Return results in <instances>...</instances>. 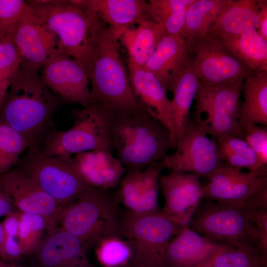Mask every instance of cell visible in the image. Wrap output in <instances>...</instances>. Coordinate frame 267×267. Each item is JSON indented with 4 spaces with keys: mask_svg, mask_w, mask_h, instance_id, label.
Returning a JSON list of instances; mask_svg holds the SVG:
<instances>
[{
    "mask_svg": "<svg viewBox=\"0 0 267 267\" xmlns=\"http://www.w3.org/2000/svg\"><path fill=\"white\" fill-rule=\"evenodd\" d=\"M10 82L0 76V106L5 98Z\"/></svg>",
    "mask_w": 267,
    "mask_h": 267,
    "instance_id": "44",
    "label": "cell"
},
{
    "mask_svg": "<svg viewBox=\"0 0 267 267\" xmlns=\"http://www.w3.org/2000/svg\"><path fill=\"white\" fill-rule=\"evenodd\" d=\"M244 82L223 86L199 84L195 97L196 120L211 137L227 134L244 138L239 124V102Z\"/></svg>",
    "mask_w": 267,
    "mask_h": 267,
    "instance_id": "10",
    "label": "cell"
},
{
    "mask_svg": "<svg viewBox=\"0 0 267 267\" xmlns=\"http://www.w3.org/2000/svg\"><path fill=\"white\" fill-rule=\"evenodd\" d=\"M44 25L57 38L62 52L84 66L98 33L107 25L95 14L68 0L27 1Z\"/></svg>",
    "mask_w": 267,
    "mask_h": 267,
    "instance_id": "4",
    "label": "cell"
},
{
    "mask_svg": "<svg viewBox=\"0 0 267 267\" xmlns=\"http://www.w3.org/2000/svg\"><path fill=\"white\" fill-rule=\"evenodd\" d=\"M228 0H194L188 7L181 34L186 40L207 35Z\"/></svg>",
    "mask_w": 267,
    "mask_h": 267,
    "instance_id": "30",
    "label": "cell"
},
{
    "mask_svg": "<svg viewBox=\"0 0 267 267\" xmlns=\"http://www.w3.org/2000/svg\"><path fill=\"white\" fill-rule=\"evenodd\" d=\"M28 6L23 0H0V40L12 34Z\"/></svg>",
    "mask_w": 267,
    "mask_h": 267,
    "instance_id": "36",
    "label": "cell"
},
{
    "mask_svg": "<svg viewBox=\"0 0 267 267\" xmlns=\"http://www.w3.org/2000/svg\"><path fill=\"white\" fill-rule=\"evenodd\" d=\"M94 248L97 258L104 267H126L131 264L132 249L127 240L121 236L106 238Z\"/></svg>",
    "mask_w": 267,
    "mask_h": 267,
    "instance_id": "35",
    "label": "cell"
},
{
    "mask_svg": "<svg viewBox=\"0 0 267 267\" xmlns=\"http://www.w3.org/2000/svg\"><path fill=\"white\" fill-rule=\"evenodd\" d=\"M40 69L22 63L0 106V121L21 134L30 150L40 149L55 112L66 103L45 85Z\"/></svg>",
    "mask_w": 267,
    "mask_h": 267,
    "instance_id": "1",
    "label": "cell"
},
{
    "mask_svg": "<svg viewBox=\"0 0 267 267\" xmlns=\"http://www.w3.org/2000/svg\"><path fill=\"white\" fill-rule=\"evenodd\" d=\"M131 267V266H127V267Z\"/></svg>",
    "mask_w": 267,
    "mask_h": 267,
    "instance_id": "47",
    "label": "cell"
},
{
    "mask_svg": "<svg viewBox=\"0 0 267 267\" xmlns=\"http://www.w3.org/2000/svg\"><path fill=\"white\" fill-rule=\"evenodd\" d=\"M119 205L114 194L86 184L79 197L61 209L57 227L79 238L89 250L106 238L122 236Z\"/></svg>",
    "mask_w": 267,
    "mask_h": 267,
    "instance_id": "5",
    "label": "cell"
},
{
    "mask_svg": "<svg viewBox=\"0 0 267 267\" xmlns=\"http://www.w3.org/2000/svg\"><path fill=\"white\" fill-rule=\"evenodd\" d=\"M194 0H149L147 12L151 20L166 33L181 34L188 7Z\"/></svg>",
    "mask_w": 267,
    "mask_h": 267,
    "instance_id": "31",
    "label": "cell"
},
{
    "mask_svg": "<svg viewBox=\"0 0 267 267\" xmlns=\"http://www.w3.org/2000/svg\"><path fill=\"white\" fill-rule=\"evenodd\" d=\"M46 233L33 253L38 267H96L87 258L89 248L79 238L58 227Z\"/></svg>",
    "mask_w": 267,
    "mask_h": 267,
    "instance_id": "19",
    "label": "cell"
},
{
    "mask_svg": "<svg viewBox=\"0 0 267 267\" xmlns=\"http://www.w3.org/2000/svg\"><path fill=\"white\" fill-rule=\"evenodd\" d=\"M0 188L10 196L19 211L43 217L46 231L57 227L62 208L28 176L13 169L0 176Z\"/></svg>",
    "mask_w": 267,
    "mask_h": 267,
    "instance_id": "16",
    "label": "cell"
},
{
    "mask_svg": "<svg viewBox=\"0 0 267 267\" xmlns=\"http://www.w3.org/2000/svg\"><path fill=\"white\" fill-rule=\"evenodd\" d=\"M259 24L257 31L260 36L267 42V0H259Z\"/></svg>",
    "mask_w": 267,
    "mask_h": 267,
    "instance_id": "42",
    "label": "cell"
},
{
    "mask_svg": "<svg viewBox=\"0 0 267 267\" xmlns=\"http://www.w3.org/2000/svg\"><path fill=\"white\" fill-rule=\"evenodd\" d=\"M110 135L116 158L127 171H141L175 149L169 129L147 112L112 115Z\"/></svg>",
    "mask_w": 267,
    "mask_h": 267,
    "instance_id": "3",
    "label": "cell"
},
{
    "mask_svg": "<svg viewBox=\"0 0 267 267\" xmlns=\"http://www.w3.org/2000/svg\"><path fill=\"white\" fill-rule=\"evenodd\" d=\"M0 267H7L5 263L0 259Z\"/></svg>",
    "mask_w": 267,
    "mask_h": 267,
    "instance_id": "46",
    "label": "cell"
},
{
    "mask_svg": "<svg viewBox=\"0 0 267 267\" xmlns=\"http://www.w3.org/2000/svg\"><path fill=\"white\" fill-rule=\"evenodd\" d=\"M222 247L184 225L168 243L163 267H193L209 260Z\"/></svg>",
    "mask_w": 267,
    "mask_h": 267,
    "instance_id": "23",
    "label": "cell"
},
{
    "mask_svg": "<svg viewBox=\"0 0 267 267\" xmlns=\"http://www.w3.org/2000/svg\"><path fill=\"white\" fill-rule=\"evenodd\" d=\"M203 199L246 208L267 192V174L222 164L207 177Z\"/></svg>",
    "mask_w": 267,
    "mask_h": 267,
    "instance_id": "12",
    "label": "cell"
},
{
    "mask_svg": "<svg viewBox=\"0 0 267 267\" xmlns=\"http://www.w3.org/2000/svg\"><path fill=\"white\" fill-rule=\"evenodd\" d=\"M193 267H267V253L223 246L209 260Z\"/></svg>",
    "mask_w": 267,
    "mask_h": 267,
    "instance_id": "32",
    "label": "cell"
},
{
    "mask_svg": "<svg viewBox=\"0 0 267 267\" xmlns=\"http://www.w3.org/2000/svg\"><path fill=\"white\" fill-rule=\"evenodd\" d=\"M187 226L218 245L267 253L261 245L255 224L241 207L201 201Z\"/></svg>",
    "mask_w": 267,
    "mask_h": 267,
    "instance_id": "7",
    "label": "cell"
},
{
    "mask_svg": "<svg viewBox=\"0 0 267 267\" xmlns=\"http://www.w3.org/2000/svg\"><path fill=\"white\" fill-rule=\"evenodd\" d=\"M244 138L262 162L267 165V126H248L244 130Z\"/></svg>",
    "mask_w": 267,
    "mask_h": 267,
    "instance_id": "39",
    "label": "cell"
},
{
    "mask_svg": "<svg viewBox=\"0 0 267 267\" xmlns=\"http://www.w3.org/2000/svg\"><path fill=\"white\" fill-rule=\"evenodd\" d=\"M128 67L130 83L136 98L146 112L169 129L176 148L171 121L172 102L167 95L166 89L145 67L128 63Z\"/></svg>",
    "mask_w": 267,
    "mask_h": 267,
    "instance_id": "22",
    "label": "cell"
},
{
    "mask_svg": "<svg viewBox=\"0 0 267 267\" xmlns=\"http://www.w3.org/2000/svg\"><path fill=\"white\" fill-rule=\"evenodd\" d=\"M120 223L133 251L131 267H163L168 243L184 226L162 211L135 214L123 210Z\"/></svg>",
    "mask_w": 267,
    "mask_h": 267,
    "instance_id": "8",
    "label": "cell"
},
{
    "mask_svg": "<svg viewBox=\"0 0 267 267\" xmlns=\"http://www.w3.org/2000/svg\"><path fill=\"white\" fill-rule=\"evenodd\" d=\"M70 158L44 156L39 150H29L15 168L30 178L62 208L75 201L86 186Z\"/></svg>",
    "mask_w": 267,
    "mask_h": 267,
    "instance_id": "9",
    "label": "cell"
},
{
    "mask_svg": "<svg viewBox=\"0 0 267 267\" xmlns=\"http://www.w3.org/2000/svg\"><path fill=\"white\" fill-rule=\"evenodd\" d=\"M16 209L10 196L0 188V217L16 212Z\"/></svg>",
    "mask_w": 267,
    "mask_h": 267,
    "instance_id": "43",
    "label": "cell"
},
{
    "mask_svg": "<svg viewBox=\"0 0 267 267\" xmlns=\"http://www.w3.org/2000/svg\"><path fill=\"white\" fill-rule=\"evenodd\" d=\"M164 169L159 161L144 171H127L114 194L119 204L125 210L135 214L161 212L158 203L159 177Z\"/></svg>",
    "mask_w": 267,
    "mask_h": 267,
    "instance_id": "15",
    "label": "cell"
},
{
    "mask_svg": "<svg viewBox=\"0 0 267 267\" xmlns=\"http://www.w3.org/2000/svg\"><path fill=\"white\" fill-rule=\"evenodd\" d=\"M187 51L194 55L193 66L201 84L223 86L244 82L258 73L238 61L217 37L208 34L186 40Z\"/></svg>",
    "mask_w": 267,
    "mask_h": 267,
    "instance_id": "11",
    "label": "cell"
},
{
    "mask_svg": "<svg viewBox=\"0 0 267 267\" xmlns=\"http://www.w3.org/2000/svg\"><path fill=\"white\" fill-rule=\"evenodd\" d=\"M12 39L23 64L40 68L64 53L56 37L29 4L12 34Z\"/></svg>",
    "mask_w": 267,
    "mask_h": 267,
    "instance_id": "14",
    "label": "cell"
},
{
    "mask_svg": "<svg viewBox=\"0 0 267 267\" xmlns=\"http://www.w3.org/2000/svg\"><path fill=\"white\" fill-rule=\"evenodd\" d=\"M19 219L18 242L22 254L33 253L46 232L47 223L42 216L18 211Z\"/></svg>",
    "mask_w": 267,
    "mask_h": 267,
    "instance_id": "34",
    "label": "cell"
},
{
    "mask_svg": "<svg viewBox=\"0 0 267 267\" xmlns=\"http://www.w3.org/2000/svg\"><path fill=\"white\" fill-rule=\"evenodd\" d=\"M5 236L2 226L1 223L0 222V258L4 261V242Z\"/></svg>",
    "mask_w": 267,
    "mask_h": 267,
    "instance_id": "45",
    "label": "cell"
},
{
    "mask_svg": "<svg viewBox=\"0 0 267 267\" xmlns=\"http://www.w3.org/2000/svg\"><path fill=\"white\" fill-rule=\"evenodd\" d=\"M244 81V102L239 114V126L244 133L249 125H267V72H258Z\"/></svg>",
    "mask_w": 267,
    "mask_h": 267,
    "instance_id": "29",
    "label": "cell"
},
{
    "mask_svg": "<svg viewBox=\"0 0 267 267\" xmlns=\"http://www.w3.org/2000/svg\"><path fill=\"white\" fill-rule=\"evenodd\" d=\"M18 211L6 216L1 223L5 237L18 239L19 219Z\"/></svg>",
    "mask_w": 267,
    "mask_h": 267,
    "instance_id": "41",
    "label": "cell"
},
{
    "mask_svg": "<svg viewBox=\"0 0 267 267\" xmlns=\"http://www.w3.org/2000/svg\"><path fill=\"white\" fill-rule=\"evenodd\" d=\"M118 30L104 26L84 66L91 83L92 102L112 115L146 112L136 98L120 52Z\"/></svg>",
    "mask_w": 267,
    "mask_h": 267,
    "instance_id": "2",
    "label": "cell"
},
{
    "mask_svg": "<svg viewBox=\"0 0 267 267\" xmlns=\"http://www.w3.org/2000/svg\"><path fill=\"white\" fill-rule=\"evenodd\" d=\"M70 162L85 184L104 191L118 185L127 171L112 153L104 150L82 152Z\"/></svg>",
    "mask_w": 267,
    "mask_h": 267,
    "instance_id": "21",
    "label": "cell"
},
{
    "mask_svg": "<svg viewBox=\"0 0 267 267\" xmlns=\"http://www.w3.org/2000/svg\"><path fill=\"white\" fill-rule=\"evenodd\" d=\"M200 176L171 171L160 175V188L165 199L162 212L183 225H188L203 199Z\"/></svg>",
    "mask_w": 267,
    "mask_h": 267,
    "instance_id": "18",
    "label": "cell"
},
{
    "mask_svg": "<svg viewBox=\"0 0 267 267\" xmlns=\"http://www.w3.org/2000/svg\"><path fill=\"white\" fill-rule=\"evenodd\" d=\"M72 5L97 15L108 27L115 29L133 27L151 19L144 0H70Z\"/></svg>",
    "mask_w": 267,
    "mask_h": 267,
    "instance_id": "24",
    "label": "cell"
},
{
    "mask_svg": "<svg viewBox=\"0 0 267 267\" xmlns=\"http://www.w3.org/2000/svg\"><path fill=\"white\" fill-rule=\"evenodd\" d=\"M232 56L256 72H267V42L257 31L217 37Z\"/></svg>",
    "mask_w": 267,
    "mask_h": 267,
    "instance_id": "27",
    "label": "cell"
},
{
    "mask_svg": "<svg viewBox=\"0 0 267 267\" xmlns=\"http://www.w3.org/2000/svg\"><path fill=\"white\" fill-rule=\"evenodd\" d=\"M21 64L12 34H9L0 40V76L10 81Z\"/></svg>",
    "mask_w": 267,
    "mask_h": 267,
    "instance_id": "37",
    "label": "cell"
},
{
    "mask_svg": "<svg viewBox=\"0 0 267 267\" xmlns=\"http://www.w3.org/2000/svg\"><path fill=\"white\" fill-rule=\"evenodd\" d=\"M187 52V41L181 34L166 32L144 67L156 77L167 90L172 73Z\"/></svg>",
    "mask_w": 267,
    "mask_h": 267,
    "instance_id": "28",
    "label": "cell"
},
{
    "mask_svg": "<svg viewBox=\"0 0 267 267\" xmlns=\"http://www.w3.org/2000/svg\"><path fill=\"white\" fill-rule=\"evenodd\" d=\"M259 12V0H228L209 34L217 37L257 31Z\"/></svg>",
    "mask_w": 267,
    "mask_h": 267,
    "instance_id": "25",
    "label": "cell"
},
{
    "mask_svg": "<svg viewBox=\"0 0 267 267\" xmlns=\"http://www.w3.org/2000/svg\"><path fill=\"white\" fill-rule=\"evenodd\" d=\"M244 210L256 226L262 247L267 250V207Z\"/></svg>",
    "mask_w": 267,
    "mask_h": 267,
    "instance_id": "40",
    "label": "cell"
},
{
    "mask_svg": "<svg viewBox=\"0 0 267 267\" xmlns=\"http://www.w3.org/2000/svg\"><path fill=\"white\" fill-rule=\"evenodd\" d=\"M222 160L233 167L267 174V165L262 162L250 146L224 157Z\"/></svg>",
    "mask_w": 267,
    "mask_h": 267,
    "instance_id": "38",
    "label": "cell"
},
{
    "mask_svg": "<svg viewBox=\"0 0 267 267\" xmlns=\"http://www.w3.org/2000/svg\"><path fill=\"white\" fill-rule=\"evenodd\" d=\"M29 147L28 142L21 134L0 121V176L12 170Z\"/></svg>",
    "mask_w": 267,
    "mask_h": 267,
    "instance_id": "33",
    "label": "cell"
},
{
    "mask_svg": "<svg viewBox=\"0 0 267 267\" xmlns=\"http://www.w3.org/2000/svg\"><path fill=\"white\" fill-rule=\"evenodd\" d=\"M188 51L172 73L168 89L173 93L171 121L176 145L182 138L189 122V114L200 82Z\"/></svg>",
    "mask_w": 267,
    "mask_h": 267,
    "instance_id": "20",
    "label": "cell"
},
{
    "mask_svg": "<svg viewBox=\"0 0 267 267\" xmlns=\"http://www.w3.org/2000/svg\"><path fill=\"white\" fill-rule=\"evenodd\" d=\"M42 67V80L66 103H77L83 107L92 103L87 72L73 58L62 53Z\"/></svg>",
    "mask_w": 267,
    "mask_h": 267,
    "instance_id": "17",
    "label": "cell"
},
{
    "mask_svg": "<svg viewBox=\"0 0 267 267\" xmlns=\"http://www.w3.org/2000/svg\"><path fill=\"white\" fill-rule=\"evenodd\" d=\"M71 114L74 120L72 127L66 131L50 130L41 144V154L70 158L89 151L112 153L111 112L92 102L87 107L72 110Z\"/></svg>",
    "mask_w": 267,
    "mask_h": 267,
    "instance_id": "6",
    "label": "cell"
},
{
    "mask_svg": "<svg viewBox=\"0 0 267 267\" xmlns=\"http://www.w3.org/2000/svg\"><path fill=\"white\" fill-rule=\"evenodd\" d=\"M118 30L119 41L128 54V63L138 67L145 66L166 33L160 24L151 19L140 21L136 27Z\"/></svg>",
    "mask_w": 267,
    "mask_h": 267,
    "instance_id": "26",
    "label": "cell"
},
{
    "mask_svg": "<svg viewBox=\"0 0 267 267\" xmlns=\"http://www.w3.org/2000/svg\"><path fill=\"white\" fill-rule=\"evenodd\" d=\"M198 121H190L175 151L162 160L165 168L207 178L222 164L216 139Z\"/></svg>",
    "mask_w": 267,
    "mask_h": 267,
    "instance_id": "13",
    "label": "cell"
}]
</instances>
